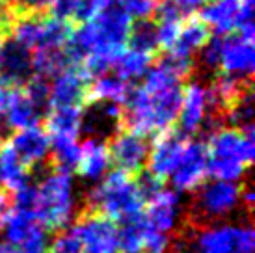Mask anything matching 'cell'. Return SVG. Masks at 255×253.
<instances>
[{
    "mask_svg": "<svg viewBox=\"0 0 255 253\" xmlns=\"http://www.w3.org/2000/svg\"><path fill=\"white\" fill-rule=\"evenodd\" d=\"M47 253H82V248L71 231H62L49 246Z\"/></svg>",
    "mask_w": 255,
    "mask_h": 253,
    "instance_id": "cell-31",
    "label": "cell"
},
{
    "mask_svg": "<svg viewBox=\"0 0 255 253\" xmlns=\"http://www.w3.org/2000/svg\"><path fill=\"white\" fill-rule=\"evenodd\" d=\"M112 166L110 153H108L107 141H103L97 136H92L80 145V156H78L77 171L86 181H99L107 175L108 168Z\"/></svg>",
    "mask_w": 255,
    "mask_h": 253,
    "instance_id": "cell-18",
    "label": "cell"
},
{
    "mask_svg": "<svg viewBox=\"0 0 255 253\" xmlns=\"http://www.w3.org/2000/svg\"><path fill=\"white\" fill-rule=\"evenodd\" d=\"M173 240L186 253H254L255 233L246 224L188 225L184 224L173 235Z\"/></svg>",
    "mask_w": 255,
    "mask_h": 253,
    "instance_id": "cell-2",
    "label": "cell"
},
{
    "mask_svg": "<svg viewBox=\"0 0 255 253\" xmlns=\"http://www.w3.org/2000/svg\"><path fill=\"white\" fill-rule=\"evenodd\" d=\"M168 2L183 19H186V17H192L196 11H199L209 0H168Z\"/></svg>",
    "mask_w": 255,
    "mask_h": 253,
    "instance_id": "cell-33",
    "label": "cell"
},
{
    "mask_svg": "<svg viewBox=\"0 0 255 253\" xmlns=\"http://www.w3.org/2000/svg\"><path fill=\"white\" fill-rule=\"evenodd\" d=\"M207 149L199 140H188L181 162L171 173V183L177 192H196L207 179Z\"/></svg>",
    "mask_w": 255,
    "mask_h": 253,
    "instance_id": "cell-12",
    "label": "cell"
},
{
    "mask_svg": "<svg viewBox=\"0 0 255 253\" xmlns=\"http://www.w3.org/2000/svg\"><path fill=\"white\" fill-rule=\"evenodd\" d=\"M78 2H80V0H54L52 9H50V15H54L58 19L73 22V17H75V11H77V7H78Z\"/></svg>",
    "mask_w": 255,
    "mask_h": 253,
    "instance_id": "cell-32",
    "label": "cell"
},
{
    "mask_svg": "<svg viewBox=\"0 0 255 253\" xmlns=\"http://www.w3.org/2000/svg\"><path fill=\"white\" fill-rule=\"evenodd\" d=\"M255 67L254 41H248L239 34L220 35L218 73L227 77L252 80Z\"/></svg>",
    "mask_w": 255,
    "mask_h": 253,
    "instance_id": "cell-10",
    "label": "cell"
},
{
    "mask_svg": "<svg viewBox=\"0 0 255 253\" xmlns=\"http://www.w3.org/2000/svg\"><path fill=\"white\" fill-rule=\"evenodd\" d=\"M211 39V30L199 17L192 15L186 17L181 24V30L177 34V39L173 41L171 49L166 54L183 58V60H194V54L205 47Z\"/></svg>",
    "mask_w": 255,
    "mask_h": 253,
    "instance_id": "cell-17",
    "label": "cell"
},
{
    "mask_svg": "<svg viewBox=\"0 0 255 253\" xmlns=\"http://www.w3.org/2000/svg\"><path fill=\"white\" fill-rule=\"evenodd\" d=\"M209 106H207V88L199 82H192L183 88V103L179 108L177 123L184 136L199 132L205 125Z\"/></svg>",
    "mask_w": 255,
    "mask_h": 253,
    "instance_id": "cell-15",
    "label": "cell"
},
{
    "mask_svg": "<svg viewBox=\"0 0 255 253\" xmlns=\"http://www.w3.org/2000/svg\"><path fill=\"white\" fill-rule=\"evenodd\" d=\"M4 145V138H2V134H0V147Z\"/></svg>",
    "mask_w": 255,
    "mask_h": 253,
    "instance_id": "cell-36",
    "label": "cell"
},
{
    "mask_svg": "<svg viewBox=\"0 0 255 253\" xmlns=\"http://www.w3.org/2000/svg\"><path fill=\"white\" fill-rule=\"evenodd\" d=\"M71 173L52 171L36 184L34 214L45 231H64L75 216Z\"/></svg>",
    "mask_w": 255,
    "mask_h": 253,
    "instance_id": "cell-4",
    "label": "cell"
},
{
    "mask_svg": "<svg viewBox=\"0 0 255 253\" xmlns=\"http://www.w3.org/2000/svg\"><path fill=\"white\" fill-rule=\"evenodd\" d=\"M107 145L110 160L118 166L120 171L130 175H138L140 171H143L149 155V143L145 136L132 132L125 126H118Z\"/></svg>",
    "mask_w": 255,
    "mask_h": 253,
    "instance_id": "cell-8",
    "label": "cell"
},
{
    "mask_svg": "<svg viewBox=\"0 0 255 253\" xmlns=\"http://www.w3.org/2000/svg\"><path fill=\"white\" fill-rule=\"evenodd\" d=\"M205 149L207 173L218 181L237 183L254 162V128L220 126L209 132Z\"/></svg>",
    "mask_w": 255,
    "mask_h": 253,
    "instance_id": "cell-1",
    "label": "cell"
},
{
    "mask_svg": "<svg viewBox=\"0 0 255 253\" xmlns=\"http://www.w3.org/2000/svg\"><path fill=\"white\" fill-rule=\"evenodd\" d=\"M6 143L26 169H32L47 160L50 151V136L39 125L15 130Z\"/></svg>",
    "mask_w": 255,
    "mask_h": 253,
    "instance_id": "cell-13",
    "label": "cell"
},
{
    "mask_svg": "<svg viewBox=\"0 0 255 253\" xmlns=\"http://www.w3.org/2000/svg\"><path fill=\"white\" fill-rule=\"evenodd\" d=\"M118 6L136 21H147L151 17H155L156 6L158 2L156 0H114Z\"/></svg>",
    "mask_w": 255,
    "mask_h": 253,
    "instance_id": "cell-28",
    "label": "cell"
},
{
    "mask_svg": "<svg viewBox=\"0 0 255 253\" xmlns=\"http://www.w3.org/2000/svg\"><path fill=\"white\" fill-rule=\"evenodd\" d=\"M181 216V201L177 192L160 190L153 199L147 201V209H143V218L151 229L170 235L175 231Z\"/></svg>",
    "mask_w": 255,
    "mask_h": 253,
    "instance_id": "cell-16",
    "label": "cell"
},
{
    "mask_svg": "<svg viewBox=\"0 0 255 253\" xmlns=\"http://www.w3.org/2000/svg\"><path fill=\"white\" fill-rule=\"evenodd\" d=\"M78 138H50V168L52 171L71 173L77 169L78 156H80V143Z\"/></svg>",
    "mask_w": 255,
    "mask_h": 253,
    "instance_id": "cell-24",
    "label": "cell"
},
{
    "mask_svg": "<svg viewBox=\"0 0 255 253\" xmlns=\"http://www.w3.org/2000/svg\"><path fill=\"white\" fill-rule=\"evenodd\" d=\"M242 188L244 184L233 181L214 179L211 183H203L196 190V197L186 211L184 224L209 225L222 222L242 205Z\"/></svg>",
    "mask_w": 255,
    "mask_h": 253,
    "instance_id": "cell-5",
    "label": "cell"
},
{
    "mask_svg": "<svg viewBox=\"0 0 255 253\" xmlns=\"http://www.w3.org/2000/svg\"><path fill=\"white\" fill-rule=\"evenodd\" d=\"M6 242L15 253H47L49 237L36 214L30 211H13L2 225Z\"/></svg>",
    "mask_w": 255,
    "mask_h": 253,
    "instance_id": "cell-7",
    "label": "cell"
},
{
    "mask_svg": "<svg viewBox=\"0 0 255 253\" xmlns=\"http://www.w3.org/2000/svg\"><path fill=\"white\" fill-rule=\"evenodd\" d=\"M43 116H45V112L24 95L21 86H17L2 120L6 121V125L9 128L21 130V128H26V126L39 125Z\"/></svg>",
    "mask_w": 255,
    "mask_h": 253,
    "instance_id": "cell-21",
    "label": "cell"
},
{
    "mask_svg": "<svg viewBox=\"0 0 255 253\" xmlns=\"http://www.w3.org/2000/svg\"><path fill=\"white\" fill-rule=\"evenodd\" d=\"M45 130L50 138H78L84 128L82 106H58L45 112Z\"/></svg>",
    "mask_w": 255,
    "mask_h": 253,
    "instance_id": "cell-19",
    "label": "cell"
},
{
    "mask_svg": "<svg viewBox=\"0 0 255 253\" xmlns=\"http://www.w3.org/2000/svg\"><path fill=\"white\" fill-rule=\"evenodd\" d=\"M52 4L54 0H11L6 6L21 13H50Z\"/></svg>",
    "mask_w": 255,
    "mask_h": 253,
    "instance_id": "cell-30",
    "label": "cell"
},
{
    "mask_svg": "<svg viewBox=\"0 0 255 253\" xmlns=\"http://www.w3.org/2000/svg\"><path fill=\"white\" fill-rule=\"evenodd\" d=\"M7 28H9V13H7V6L0 2V39L7 35Z\"/></svg>",
    "mask_w": 255,
    "mask_h": 253,
    "instance_id": "cell-34",
    "label": "cell"
},
{
    "mask_svg": "<svg viewBox=\"0 0 255 253\" xmlns=\"http://www.w3.org/2000/svg\"><path fill=\"white\" fill-rule=\"evenodd\" d=\"M130 90L128 82L121 80L118 75H99L90 82L86 105H101V103H112V105H123L127 93Z\"/></svg>",
    "mask_w": 255,
    "mask_h": 253,
    "instance_id": "cell-22",
    "label": "cell"
},
{
    "mask_svg": "<svg viewBox=\"0 0 255 253\" xmlns=\"http://www.w3.org/2000/svg\"><path fill=\"white\" fill-rule=\"evenodd\" d=\"M153 60H155V56H151V54L130 49V50H125L118 58V62L114 63V69H116V75L121 80L130 82V80L143 77L147 73L149 67L153 65Z\"/></svg>",
    "mask_w": 255,
    "mask_h": 253,
    "instance_id": "cell-26",
    "label": "cell"
},
{
    "mask_svg": "<svg viewBox=\"0 0 255 253\" xmlns=\"http://www.w3.org/2000/svg\"><path fill=\"white\" fill-rule=\"evenodd\" d=\"M127 43L130 45L132 50H140L145 54L155 56L158 49V39H156V24L155 21H136V24L130 26V34H128Z\"/></svg>",
    "mask_w": 255,
    "mask_h": 253,
    "instance_id": "cell-27",
    "label": "cell"
},
{
    "mask_svg": "<svg viewBox=\"0 0 255 253\" xmlns=\"http://www.w3.org/2000/svg\"><path fill=\"white\" fill-rule=\"evenodd\" d=\"M143 197L136 175L116 169L108 173L95 188L88 190L84 209L105 214L114 222H123L143 212Z\"/></svg>",
    "mask_w": 255,
    "mask_h": 253,
    "instance_id": "cell-3",
    "label": "cell"
},
{
    "mask_svg": "<svg viewBox=\"0 0 255 253\" xmlns=\"http://www.w3.org/2000/svg\"><path fill=\"white\" fill-rule=\"evenodd\" d=\"M0 253H15V250L7 242H0Z\"/></svg>",
    "mask_w": 255,
    "mask_h": 253,
    "instance_id": "cell-35",
    "label": "cell"
},
{
    "mask_svg": "<svg viewBox=\"0 0 255 253\" xmlns=\"http://www.w3.org/2000/svg\"><path fill=\"white\" fill-rule=\"evenodd\" d=\"M32 52L9 35L0 39V82L22 86L32 77Z\"/></svg>",
    "mask_w": 255,
    "mask_h": 253,
    "instance_id": "cell-14",
    "label": "cell"
},
{
    "mask_svg": "<svg viewBox=\"0 0 255 253\" xmlns=\"http://www.w3.org/2000/svg\"><path fill=\"white\" fill-rule=\"evenodd\" d=\"M0 173H2V184L4 188L9 190L11 194L19 192L30 184V169H26L21 164V160L15 156L11 147L4 141V145L0 147Z\"/></svg>",
    "mask_w": 255,
    "mask_h": 253,
    "instance_id": "cell-23",
    "label": "cell"
},
{
    "mask_svg": "<svg viewBox=\"0 0 255 253\" xmlns=\"http://www.w3.org/2000/svg\"><path fill=\"white\" fill-rule=\"evenodd\" d=\"M147 222L143 212L121 222L118 227V240H120V253H142L143 239L147 233Z\"/></svg>",
    "mask_w": 255,
    "mask_h": 253,
    "instance_id": "cell-25",
    "label": "cell"
},
{
    "mask_svg": "<svg viewBox=\"0 0 255 253\" xmlns=\"http://www.w3.org/2000/svg\"><path fill=\"white\" fill-rule=\"evenodd\" d=\"M0 2H2V4H9V2H11V0H0Z\"/></svg>",
    "mask_w": 255,
    "mask_h": 253,
    "instance_id": "cell-37",
    "label": "cell"
},
{
    "mask_svg": "<svg viewBox=\"0 0 255 253\" xmlns=\"http://www.w3.org/2000/svg\"><path fill=\"white\" fill-rule=\"evenodd\" d=\"M71 233L86 253H120L118 225L101 212L82 209L73 224Z\"/></svg>",
    "mask_w": 255,
    "mask_h": 253,
    "instance_id": "cell-6",
    "label": "cell"
},
{
    "mask_svg": "<svg viewBox=\"0 0 255 253\" xmlns=\"http://www.w3.org/2000/svg\"><path fill=\"white\" fill-rule=\"evenodd\" d=\"M170 248H171L170 235L147 227L145 239H143L142 253H170Z\"/></svg>",
    "mask_w": 255,
    "mask_h": 253,
    "instance_id": "cell-29",
    "label": "cell"
},
{
    "mask_svg": "<svg viewBox=\"0 0 255 253\" xmlns=\"http://www.w3.org/2000/svg\"><path fill=\"white\" fill-rule=\"evenodd\" d=\"M186 143H188V136H184L181 130H175V128H168L156 134L147 155L149 173L162 183L166 179H170L181 162Z\"/></svg>",
    "mask_w": 255,
    "mask_h": 253,
    "instance_id": "cell-9",
    "label": "cell"
},
{
    "mask_svg": "<svg viewBox=\"0 0 255 253\" xmlns=\"http://www.w3.org/2000/svg\"><path fill=\"white\" fill-rule=\"evenodd\" d=\"M201 21L216 35H229L237 32L239 0H209L201 7Z\"/></svg>",
    "mask_w": 255,
    "mask_h": 253,
    "instance_id": "cell-20",
    "label": "cell"
},
{
    "mask_svg": "<svg viewBox=\"0 0 255 253\" xmlns=\"http://www.w3.org/2000/svg\"><path fill=\"white\" fill-rule=\"evenodd\" d=\"M93 78L80 65H69L52 78L49 88V108L58 106H86L88 88Z\"/></svg>",
    "mask_w": 255,
    "mask_h": 253,
    "instance_id": "cell-11",
    "label": "cell"
}]
</instances>
